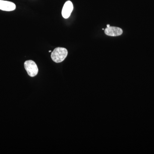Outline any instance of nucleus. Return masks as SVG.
<instances>
[{"label":"nucleus","instance_id":"nucleus-1","mask_svg":"<svg viewBox=\"0 0 154 154\" xmlns=\"http://www.w3.org/2000/svg\"><path fill=\"white\" fill-rule=\"evenodd\" d=\"M68 55V51L64 48L58 47L54 50L51 53V58L56 63L63 61Z\"/></svg>","mask_w":154,"mask_h":154},{"label":"nucleus","instance_id":"nucleus-4","mask_svg":"<svg viewBox=\"0 0 154 154\" xmlns=\"http://www.w3.org/2000/svg\"><path fill=\"white\" fill-rule=\"evenodd\" d=\"M105 33L107 36H116L121 35L123 33V30L118 27L110 26L105 29Z\"/></svg>","mask_w":154,"mask_h":154},{"label":"nucleus","instance_id":"nucleus-5","mask_svg":"<svg viewBox=\"0 0 154 154\" xmlns=\"http://www.w3.org/2000/svg\"><path fill=\"white\" fill-rule=\"evenodd\" d=\"M16 8L15 4L9 1L0 0V10L3 11H11Z\"/></svg>","mask_w":154,"mask_h":154},{"label":"nucleus","instance_id":"nucleus-3","mask_svg":"<svg viewBox=\"0 0 154 154\" xmlns=\"http://www.w3.org/2000/svg\"><path fill=\"white\" fill-rule=\"evenodd\" d=\"M73 10V5L71 1H67L65 3L62 11V15L65 19H67L70 16Z\"/></svg>","mask_w":154,"mask_h":154},{"label":"nucleus","instance_id":"nucleus-2","mask_svg":"<svg viewBox=\"0 0 154 154\" xmlns=\"http://www.w3.org/2000/svg\"><path fill=\"white\" fill-rule=\"evenodd\" d=\"M25 68L28 75L31 77H35L38 73L37 65L33 60L26 61L24 63Z\"/></svg>","mask_w":154,"mask_h":154},{"label":"nucleus","instance_id":"nucleus-7","mask_svg":"<svg viewBox=\"0 0 154 154\" xmlns=\"http://www.w3.org/2000/svg\"><path fill=\"white\" fill-rule=\"evenodd\" d=\"M49 52H51V51H49Z\"/></svg>","mask_w":154,"mask_h":154},{"label":"nucleus","instance_id":"nucleus-6","mask_svg":"<svg viewBox=\"0 0 154 154\" xmlns=\"http://www.w3.org/2000/svg\"><path fill=\"white\" fill-rule=\"evenodd\" d=\"M110 25H107V28H108V27H110Z\"/></svg>","mask_w":154,"mask_h":154}]
</instances>
